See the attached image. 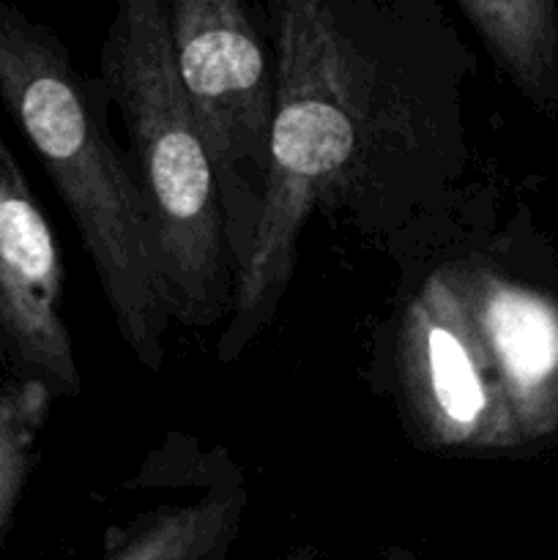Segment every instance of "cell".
<instances>
[{"label": "cell", "mask_w": 558, "mask_h": 560, "mask_svg": "<svg viewBox=\"0 0 558 560\" xmlns=\"http://www.w3.org/2000/svg\"><path fill=\"white\" fill-rule=\"evenodd\" d=\"M104 96L47 25L0 3V102L63 200L120 339L159 372L173 317L151 222L102 113Z\"/></svg>", "instance_id": "6da1fadb"}, {"label": "cell", "mask_w": 558, "mask_h": 560, "mask_svg": "<svg viewBox=\"0 0 558 560\" xmlns=\"http://www.w3.org/2000/svg\"><path fill=\"white\" fill-rule=\"evenodd\" d=\"M416 427L435 446L518 448L558 432V304L479 266L432 273L397 342Z\"/></svg>", "instance_id": "7a4b0ae2"}, {"label": "cell", "mask_w": 558, "mask_h": 560, "mask_svg": "<svg viewBox=\"0 0 558 560\" xmlns=\"http://www.w3.org/2000/svg\"><path fill=\"white\" fill-rule=\"evenodd\" d=\"M102 88L129 135L170 317L206 328L233 312L235 268L217 173L197 135L164 0H126L102 44Z\"/></svg>", "instance_id": "3957f363"}, {"label": "cell", "mask_w": 558, "mask_h": 560, "mask_svg": "<svg viewBox=\"0 0 558 560\" xmlns=\"http://www.w3.org/2000/svg\"><path fill=\"white\" fill-rule=\"evenodd\" d=\"M277 115L260 217L246 266L235 279L219 361H235L277 315L295 271L312 208L348 170L370 109L364 60L315 0L274 5Z\"/></svg>", "instance_id": "277c9868"}, {"label": "cell", "mask_w": 558, "mask_h": 560, "mask_svg": "<svg viewBox=\"0 0 558 560\" xmlns=\"http://www.w3.org/2000/svg\"><path fill=\"white\" fill-rule=\"evenodd\" d=\"M167 11L175 71L217 173L239 279L266 189L277 69L271 71L249 14L235 0H173Z\"/></svg>", "instance_id": "5b68a950"}, {"label": "cell", "mask_w": 558, "mask_h": 560, "mask_svg": "<svg viewBox=\"0 0 558 560\" xmlns=\"http://www.w3.org/2000/svg\"><path fill=\"white\" fill-rule=\"evenodd\" d=\"M0 355L14 377L77 397L80 366L63 317V257L14 153L0 137Z\"/></svg>", "instance_id": "8992f818"}, {"label": "cell", "mask_w": 558, "mask_h": 560, "mask_svg": "<svg viewBox=\"0 0 558 560\" xmlns=\"http://www.w3.org/2000/svg\"><path fill=\"white\" fill-rule=\"evenodd\" d=\"M485 47L545 113L558 109V5L553 0H460Z\"/></svg>", "instance_id": "52a82bcc"}, {"label": "cell", "mask_w": 558, "mask_h": 560, "mask_svg": "<svg viewBox=\"0 0 558 560\" xmlns=\"http://www.w3.org/2000/svg\"><path fill=\"white\" fill-rule=\"evenodd\" d=\"M244 506V490L224 487L186 506L153 512L131 525L104 560H228Z\"/></svg>", "instance_id": "ba28073f"}, {"label": "cell", "mask_w": 558, "mask_h": 560, "mask_svg": "<svg viewBox=\"0 0 558 560\" xmlns=\"http://www.w3.org/2000/svg\"><path fill=\"white\" fill-rule=\"evenodd\" d=\"M53 399V392L38 381L9 377L0 386V550L14 528Z\"/></svg>", "instance_id": "9c48e42d"}]
</instances>
